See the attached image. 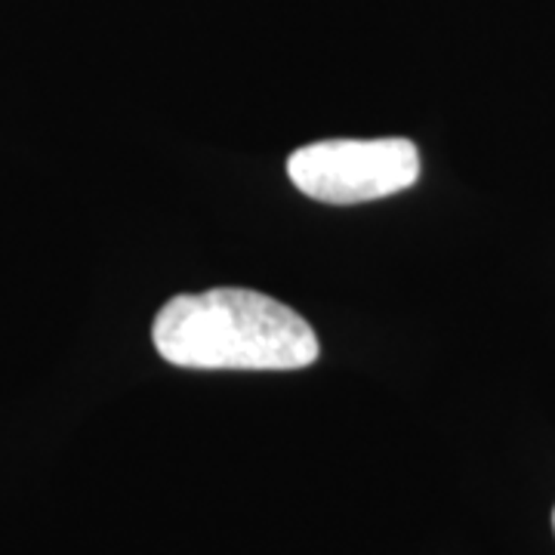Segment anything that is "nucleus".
<instances>
[{
	"label": "nucleus",
	"instance_id": "1",
	"mask_svg": "<svg viewBox=\"0 0 555 555\" xmlns=\"http://www.w3.org/2000/svg\"><path fill=\"white\" fill-rule=\"evenodd\" d=\"M152 343L164 361L195 371H302L321 356L306 318L247 287L167 299Z\"/></svg>",
	"mask_w": 555,
	"mask_h": 555
},
{
	"label": "nucleus",
	"instance_id": "3",
	"mask_svg": "<svg viewBox=\"0 0 555 555\" xmlns=\"http://www.w3.org/2000/svg\"><path fill=\"white\" fill-rule=\"evenodd\" d=\"M553 531H555V509H553Z\"/></svg>",
	"mask_w": 555,
	"mask_h": 555
},
{
	"label": "nucleus",
	"instance_id": "2",
	"mask_svg": "<svg viewBox=\"0 0 555 555\" xmlns=\"http://www.w3.org/2000/svg\"><path fill=\"white\" fill-rule=\"evenodd\" d=\"M287 177L321 204H364L416 185L420 149L404 137L324 139L287 158Z\"/></svg>",
	"mask_w": 555,
	"mask_h": 555
}]
</instances>
